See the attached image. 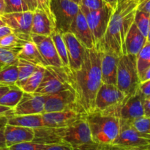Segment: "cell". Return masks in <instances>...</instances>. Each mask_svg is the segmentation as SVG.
<instances>
[{
	"label": "cell",
	"mask_w": 150,
	"mask_h": 150,
	"mask_svg": "<svg viewBox=\"0 0 150 150\" xmlns=\"http://www.w3.org/2000/svg\"><path fill=\"white\" fill-rule=\"evenodd\" d=\"M101 55L102 52L95 48H86L80 68L75 71L68 68L70 83L76 93L77 102L86 114L95 111L96 95L102 83Z\"/></svg>",
	"instance_id": "cell-1"
},
{
	"label": "cell",
	"mask_w": 150,
	"mask_h": 150,
	"mask_svg": "<svg viewBox=\"0 0 150 150\" xmlns=\"http://www.w3.org/2000/svg\"><path fill=\"white\" fill-rule=\"evenodd\" d=\"M139 0H118L114 10L99 51L118 57L126 54L125 38L134 22Z\"/></svg>",
	"instance_id": "cell-2"
},
{
	"label": "cell",
	"mask_w": 150,
	"mask_h": 150,
	"mask_svg": "<svg viewBox=\"0 0 150 150\" xmlns=\"http://www.w3.org/2000/svg\"><path fill=\"white\" fill-rule=\"evenodd\" d=\"M86 118L94 142L105 144H114L120 132V118L105 115L98 111L87 114Z\"/></svg>",
	"instance_id": "cell-3"
},
{
	"label": "cell",
	"mask_w": 150,
	"mask_h": 150,
	"mask_svg": "<svg viewBox=\"0 0 150 150\" xmlns=\"http://www.w3.org/2000/svg\"><path fill=\"white\" fill-rule=\"evenodd\" d=\"M139 84L136 56L128 54L121 56L117 67V87L126 96H130L138 90Z\"/></svg>",
	"instance_id": "cell-4"
},
{
	"label": "cell",
	"mask_w": 150,
	"mask_h": 150,
	"mask_svg": "<svg viewBox=\"0 0 150 150\" xmlns=\"http://www.w3.org/2000/svg\"><path fill=\"white\" fill-rule=\"evenodd\" d=\"M53 129L58 144H66L76 148L93 142L86 117L67 127Z\"/></svg>",
	"instance_id": "cell-5"
},
{
	"label": "cell",
	"mask_w": 150,
	"mask_h": 150,
	"mask_svg": "<svg viewBox=\"0 0 150 150\" xmlns=\"http://www.w3.org/2000/svg\"><path fill=\"white\" fill-rule=\"evenodd\" d=\"M67 89H73L70 83L68 67H45L43 78L35 93L50 95Z\"/></svg>",
	"instance_id": "cell-6"
},
{
	"label": "cell",
	"mask_w": 150,
	"mask_h": 150,
	"mask_svg": "<svg viewBox=\"0 0 150 150\" xmlns=\"http://www.w3.org/2000/svg\"><path fill=\"white\" fill-rule=\"evenodd\" d=\"M81 12L84 14L92 34L95 48L99 51L114 9L108 4H105L103 7L98 10Z\"/></svg>",
	"instance_id": "cell-7"
},
{
	"label": "cell",
	"mask_w": 150,
	"mask_h": 150,
	"mask_svg": "<svg viewBox=\"0 0 150 150\" xmlns=\"http://www.w3.org/2000/svg\"><path fill=\"white\" fill-rule=\"evenodd\" d=\"M126 95L117 86L101 83L95 103V111L108 116H112L114 111L122 103Z\"/></svg>",
	"instance_id": "cell-8"
},
{
	"label": "cell",
	"mask_w": 150,
	"mask_h": 150,
	"mask_svg": "<svg viewBox=\"0 0 150 150\" xmlns=\"http://www.w3.org/2000/svg\"><path fill=\"white\" fill-rule=\"evenodd\" d=\"M51 10L56 29L64 33L68 32L70 25L81 9L79 4L71 0H51Z\"/></svg>",
	"instance_id": "cell-9"
},
{
	"label": "cell",
	"mask_w": 150,
	"mask_h": 150,
	"mask_svg": "<svg viewBox=\"0 0 150 150\" xmlns=\"http://www.w3.org/2000/svg\"><path fill=\"white\" fill-rule=\"evenodd\" d=\"M113 144L125 148L149 146L150 134L136 130L130 122L120 120V132Z\"/></svg>",
	"instance_id": "cell-10"
},
{
	"label": "cell",
	"mask_w": 150,
	"mask_h": 150,
	"mask_svg": "<svg viewBox=\"0 0 150 150\" xmlns=\"http://www.w3.org/2000/svg\"><path fill=\"white\" fill-rule=\"evenodd\" d=\"M69 109H83L78 103L73 89L45 95L44 112H57Z\"/></svg>",
	"instance_id": "cell-11"
},
{
	"label": "cell",
	"mask_w": 150,
	"mask_h": 150,
	"mask_svg": "<svg viewBox=\"0 0 150 150\" xmlns=\"http://www.w3.org/2000/svg\"><path fill=\"white\" fill-rule=\"evenodd\" d=\"M144 98L138 89L133 95L125 97L122 103L114 111L112 116L127 122H133L144 117Z\"/></svg>",
	"instance_id": "cell-12"
},
{
	"label": "cell",
	"mask_w": 150,
	"mask_h": 150,
	"mask_svg": "<svg viewBox=\"0 0 150 150\" xmlns=\"http://www.w3.org/2000/svg\"><path fill=\"white\" fill-rule=\"evenodd\" d=\"M86 114L83 109H69L57 112H44L42 117L44 127L59 128L73 124L86 117Z\"/></svg>",
	"instance_id": "cell-13"
},
{
	"label": "cell",
	"mask_w": 150,
	"mask_h": 150,
	"mask_svg": "<svg viewBox=\"0 0 150 150\" xmlns=\"http://www.w3.org/2000/svg\"><path fill=\"white\" fill-rule=\"evenodd\" d=\"M45 100V95L23 92L21 100L13 108V115L42 114L44 113Z\"/></svg>",
	"instance_id": "cell-14"
},
{
	"label": "cell",
	"mask_w": 150,
	"mask_h": 150,
	"mask_svg": "<svg viewBox=\"0 0 150 150\" xmlns=\"http://www.w3.org/2000/svg\"><path fill=\"white\" fill-rule=\"evenodd\" d=\"M6 26H9L15 34L31 35L33 11L26 10L17 13H4L0 16Z\"/></svg>",
	"instance_id": "cell-15"
},
{
	"label": "cell",
	"mask_w": 150,
	"mask_h": 150,
	"mask_svg": "<svg viewBox=\"0 0 150 150\" xmlns=\"http://www.w3.org/2000/svg\"><path fill=\"white\" fill-rule=\"evenodd\" d=\"M62 36L67 49L68 68L70 71H75L80 68L83 64L86 48L71 32H64Z\"/></svg>",
	"instance_id": "cell-16"
},
{
	"label": "cell",
	"mask_w": 150,
	"mask_h": 150,
	"mask_svg": "<svg viewBox=\"0 0 150 150\" xmlns=\"http://www.w3.org/2000/svg\"><path fill=\"white\" fill-rule=\"evenodd\" d=\"M31 40L38 47L41 56L46 62L47 66H54L57 67H63L51 35L45 36L31 34Z\"/></svg>",
	"instance_id": "cell-17"
},
{
	"label": "cell",
	"mask_w": 150,
	"mask_h": 150,
	"mask_svg": "<svg viewBox=\"0 0 150 150\" xmlns=\"http://www.w3.org/2000/svg\"><path fill=\"white\" fill-rule=\"evenodd\" d=\"M68 32H71L86 48H95V42L92 34L84 14L81 10L70 25Z\"/></svg>",
	"instance_id": "cell-18"
},
{
	"label": "cell",
	"mask_w": 150,
	"mask_h": 150,
	"mask_svg": "<svg viewBox=\"0 0 150 150\" xmlns=\"http://www.w3.org/2000/svg\"><path fill=\"white\" fill-rule=\"evenodd\" d=\"M7 147L22 142H32L35 139V130L29 127L7 124L4 127Z\"/></svg>",
	"instance_id": "cell-19"
},
{
	"label": "cell",
	"mask_w": 150,
	"mask_h": 150,
	"mask_svg": "<svg viewBox=\"0 0 150 150\" xmlns=\"http://www.w3.org/2000/svg\"><path fill=\"white\" fill-rule=\"evenodd\" d=\"M120 57L111 53L102 52L101 55V79L102 83L117 85V67Z\"/></svg>",
	"instance_id": "cell-20"
},
{
	"label": "cell",
	"mask_w": 150,
	"mask_h": 150,
	"mask_svg": "<svg viewBox=\"0 0 150 150\" xmlns=\"http://www.w3.org/2000/svg\"><path fill=\"white\" fill-rule=\"evenodd\" d=\"M55 29L54 22L44 10L39 8L34 10L31 34L50 36Z\"/></svg>",
	"instance_id": "cell-21"
},
{
	"label": "cell",
	"mask_w": 150,
	"mask_h": 150,
	"mask_svg": "<svg viewBox=\"0 0 150 150\" xmlns=\"http://www.w3.org/2000/svg\"><path fill=\"white\" fill-rule=\"evenodd\" d=\"M146 42V38H145L139 31L136 25L133 22L129 29L125 38L126 54L137 55Z\"/></svg>",
	"instance_id": "cell-22"
},
{
	"label": "cell",
	"mask_w": 150,
	"mask_h": 150,
	"mask_svg": "<svg viewBox=\"0 0 150 150\" xmlns=\"http://www.w3.org/2000/svg\"><path fill=\"white\" fill-rule=\"evenodd\" d=\"M17 58L26 60L35 65L42 66V67L47 66L46 62L41 56L38 47L32 40L23 44L18 53Z\"/></svg>",
	"instance_id": "cell-23"
},
{
	"label": "cell",
	"mask_w": 150,
	"mask_h": 150,
	"mask_svg": "<svg viewBox=\"0 0 150 150\" xmlns=\"http://www.w3.org/2000/svg\"><path fill=\"white\" fill-rule=\"evenodd\" d=\"M7 124L32 129L44 127L42 114L13 115L8 118Z\"/></svg>",
	"instance_id": "cell-24"
},
{
	"label": "cell",
	"mask_w": 150,
	"mask_h": 150,
	"mask_svg": "<svg viewBox=\"0 0 150 150\" xmlns=\"http://www.w3.org/2000/svg\"><path fill=\"white\" fill-rule=\"evenodd\" d=\"M17 62L4 65L0 69V84L9 86L16 85L18 79Z\"/></svg>",
	"instance_id": "cell-25"
},
{
	"label": "cell",
	"mask_w": 150,
	"mask_h": 150,
	"mask_svg": "<svg viewBox=\"0 0 150 150\" xmlns=\"http://www.w3.org/2000/svg\"><path fill=\"white\" fill-rule=\"evenodd\" d=\"M44 72H45V67L38 66L35 72L29 76V79L26 80L21 89L24 92L35 93L42 81Z\"/></svg>",
	"instance_id": "cell-26"
},
{
	"label": "cell",
	"mask_w": 150,
	"mask_h": 150,
	"mask_svg": "<svg viewBox=\"0 0 150 150\" xmlns=\"http://www.w3.org/2000/svg\"><path fill=\"white\" fill-rule=\"evenodd\" d=\"M23 95V91L14 85L0 98V105L13 108L18 103Z\"/></svg>",
	"instance_id": "cell-27"
},
{
	"label": "cell",
	"mask_w": 150,
	"mask_h": 150,
	"mask_svg": "<svg viewBox=\"0 0 150 150\" xmlns=\"http://www.w3.org/2000/svg\"><path fill=\"white\" fill-rule=\"evenodd\" d=\"M17 65L18 70V79L16 85L21 88L24 84L29 76L35 72L38 65H35L32 63L21 59H18Z\"/></svg>",
	"instance_id": "cell-28"
},
{
	"label": "cell",
	"mask_w": 150,
	"mask_h": 150,
	"mask_svg": "<svg viewBox=\"0 0 150 150\" xmlns=\"http://www.w3.org/2000/svg\"><path fill=\"white\" fill-rule=\"evenodd\" d=\"M51 37L52 38L54 45H55L57 54H58L62 63L63 67H68V58H67V49H66V45L64 43V39H63L62 33H61L55 29V30L51 35Z\"/></svg>",
	"instance_id": "cell-29"
},
{
	"label": "cell",
	"mask_w": 150,
	"mask_h": 150,
	"mask_svg": "<svg viewBox=\"0 0 150 150\" xmlns=\"http://www.w3.org/2000/svg\"><path fill=\"white\" fill-rule=\"evenodd\" d=\"M136 64L139 79L150 67V42H146L136 55ZM141 83V82H140Z\"/></svg>",
	"instance_id": "cell-30"
},
{
	"label": "cell",
	"mask_w": 150,
	"mask_h": 150,
	"mask_svg": "<svg viewBox=\"0 0 150 150\" xmlns=\"http://www.w3.org/2000/svg\"><path fill=\"white\" fill-rule=\"evenodd\" d=\"M134 23L142 35L146 38L150 26V13L137 10L135 15Z\"/></svg>",
	"instance_id": "cell-31"
},
{
	"label": "cell",
	"mask_w": 150,
	"mask_h": 150,
	"mask_svg": "<svg viewBox=\"0 0 150 150\" xmlns=\"http://www.w3.org/2000/svg\"><path fill=\"white\" fill-rule=\"evenodd\" d=\"M131 148L133 147L125 148L115 144H105L92 142L76 148H73V150H129Z\"/></svg>",
	"instance_id": "cell-32"
},
{
	"label": "cell",
	"mask_w": 150,
	"mask_h": 150,
	"mask_svg": "<svg viewBox=\"0 0 150 150\" xmlns=\"http://www.w3.org/2000/svg\"><path fill=\"white\" fill-rule=\"evenodd\" d=\"M18 51V50L10 49V48L0 47V62L4 65L17 62V54Z\"/></svg>",
	"instance_id": "cell-33"
},
{
	"label": "cell",
	"mask_w": 150,
	"mask_h": 150,
	"mask_svg": "<svg viewBox=\"0 0 150 150\" xmlns=\"http://www.w3.org/2000/svg\"><path fill=\"white\" fill-rule=\"evenodd\" d=\"M5 12L4 13H17L29 10L27 4L23 0H4Z\"/></svg>",
	"instance_id": "cell-34"
},
{
	"label": "cell",
	"mask_w": 150,
	"mask_h": 150,
	"mask_svg": "<svg viewBox=\"0 0 150 150\" xmlns=\"http://www.w3.org/2000/svg\"><path fill=\"white\" fill-rule=\"evenodd\" d=\"M45 144L36 143L34 142H22L12 145L8 149L10 150H42Z\"/></svg>",
	"instance_id": "cell-35"
},
{
	"label": "cell",
	"mask_w": 150,
	"mask_h": 150,
	"mask_svg": "<svg viewBox=\"0 0 150 150\" xmlns=\"http://www.w3.org/2000/svg\"><path fill=\"white\" fill-rule=\"evenodd\" d=\"M133 127L142 133L150 134V118L146 117H142L139 119L130 122Z\"/></svg>",
	"instance_id": "cell-36"
},
{
	"label": "cell",
	"mask_w": 150,
	"mask_h": 150,
	"mask_svg": "<svg viewBox=\"0 0 150 150\" xmlns=\"http://www.w3.org/2000/svg\"><path fill=\"white\" fill-rule=\"evenodd\" d=\"M105 4L103 0H81L80 9L81 11H91L101 8Z\"/></svg>",
	"instance_id": "cell-37"
},
{
	"label": "cell",
	"mask_w": 150,
	"mask_h": 150,
	"mask_svg": "<svg viewBox=\"0 0 150 150\" xmlns=\"http://www.w3.org/2000/svg\"><path fill=\"white\" fill-rule=\"evenodd\" d=\"M51 0H37V4H38L37 8L44 10L48 14V16L51 18V20L54 22V16H53L52 12L51 10ZM54 23H55V22H54Z\"/></svg>",
	"instance_id": "cell-38"
},
{
	"label": "cell",
	"mask_w": 150,
	"mask_h": 150,
	"mask_svg": "<svg viewBox=\"0 0 150 150\" xmlns=\"http://www.w3.org/2000/svg\"><path fill=\"white\" fill-rule=\"evenodd\" d=\"M42 150H73V148L66 144H45Z\"/></svg>",
	"instance_id": "cell-39"
},
{
	"label": "cell",
	"mask_w": 150,
	"mask_h": 150,
	"mask_svg": "<svg viewBox=\"0 0 150 150\" xmlns=\"http://www.w3.org/2000/svg\"><path fill=\"white\" fill-rule=\"evenodd\" d=\"M139 89L144 99L150 98V80L143 82V83H140Z\"/></svg>",
	"instance_id": "cell-40"
},
{
	"label": "cell",
	"mask_w": 150,
	"mask_h": 150,
	"mask_svg": "<svg viewBox=\"0 0 150 150\" xmlns=\"http://www.w3.org/2000/svg\"><path fill=\"white\" fill-rule=\"evenodd\" d=\"M138 10L150 13V0H139Z\"/></svg>",
	"instance_id": "cell-41"
},
{
	"label": "cell",
	"mask_w": 150,
	"mask_h": 150,
	"mask_svg": "<svg viewBox=\"0 0 150 150\" xmlns=\"http://www.w3.org/2000/svg\"><path fill=\"white\" fill-rule=\"evenodd\" d=\"M0 116L11 117L13 116V108L0 105Z\"/></svg>",
	"instance_id": "cell-42"
},
{
	"label": "cell",
	"mask_w": 150,
	"mask_h": 150,
	"mask_svg": "<svg viewBox=\"0 0 150 150\" xmlns=\"http://www.w3.org/2000/svg\"><path fill=\"white\" fill-rule=\"evenodd\" d=\"M11 33H13V30L9 26H6V25L0 26V40L2 39L6 35H10Z\"/></svg>",
	"instance_id": "cell-43"
},
{
	"label": "cell",
	"mask_w": 150,
	"mask_h": 150,
	"mask_svg": "<svg viewBox=\"0 0 150 150\" xmlns=\"http://www.w3.org/2000/svg\"><path fill=\"white\" fill-rule=\"evenodd\" d=\"M144 117L150 118V98L144 99Z\"/></svg>",
	"instance_id": "cell-44"
},
{
	"label": "cell",
	"mask_w": 150,
	"mask_h": 150,
	"mask_svg": "<svg viewBox=\"0 0 150 150\" xmlns=\"http://www.w3.org/2000/svg\"><path fill=\"white\" fill-rule=\"evenodd\" d=\"M150 80V67L147 70H146V71L143 73L142 76L140 77V82L141 83H143V82L147 81Z\"/></svg>",
	"instance_id": "cell-45"
},
{
	"label": "cell",
	"mask_w": 150,
	"mask_h": 150,
	"mask_svg": "<svg viewBox=\"0 0 150 150\" xmlns=\"http://www.w3.org/2000/svg\"><path fill=\"white\" fill-rule=\"evenodd\" d=\"M4 127L0 129V148L7 147L5 142V138H4Z\"/></svg>",
	"instance_id": "cell-46"
},
{
	"label": "cell",
	"mask_w": 150,
	"mask_h": 150,
	"mask_svg": "<svg viewBox=\"0 0 150 150\" xmlns=\"http://www.w3.org/2000/svg\"><path fill=\"white\" fill-rule=\"evenodd\" d=\"M13 86H9V85L5 84H0V98H1L3 95L6 93L10 88Z\"/></svg>",
	"instance_id": "cell-47"
},
{
	"label": "cell",
	"mask_w": 150,
	"mask_h": 150,
	"mask_svg": "<svg viewBox=\"0 0 150 150\" xmlns=\"http://www.w3.org/2000/svg\"><path fill=\"white\" fill-rule=\"evenodd\" d=\"M10 117L7 116H0V129L3 128L7 124V120Z\"/></svg>",
	"instance_id": "cell-48"
},
{
	"label": "cell",
	"mask_w": 150,
	"mask_h": 150,
	"mask_svg": "<svg viewBox=\"0 0 150 150\" xmlns=\"http://www.w3.org/2000/svg\"><path fill=\"white\" fill-rule=\"evenodd\" d=\"M37 7H38L37 0H29V10H31V11H34Z\"/></svg>",
	"instance_id": "cell-49"
},
{
	"label": "cell",
	"mask_w": 150,
	"mask_h": 150,
	"mask_svg": "<svg viewBox=\"0 0 150 150\" xmlns=\"http://www.w3.org/2000/svg\"><path fill=\"white\" fill-rule=\"evenodd\" d=\"M103 1L105 4H108L109 6H111V7L114 10L116 7V6H117V1H118V0H103Z\"/></svg>",
	"instance_id": "cell-50"
},
{
	"label": "cell",
	"mask_w": 150,
	"mask_h": 150,
	"mask_svg": "<svg viewBox=\"0 0 150 150\" xmlns=\"http://www.w3.org/2000/svg\"><path fill=\"white\" fill-rule=\"evenodd\" d=\"M5 12V2L4 0H0V16L3 15Z\"/></svg>",
	"instance_id": "cell-51"
},
{
	"label": "cell",
	"mask_w": 150,
	"mask_h": 150,
	"mask_svg": "<svg viewBox=\"0 0 150 150\" xmlns=\"http://www.w3.org/2000/svg\"><path fill=\"white\" fill-rule=\"evenodd\" d=\"M146 146H139V147H133V148H131V149H130L129 150H142V149H143L144 148L146 147Z\"/></svg>",
	"instance_id": "cell-52"
},
{
	"label": "cell",
	"mask_w": 150,
	"mask_h": 150,
	"mask_svg": "<svg viewBox=\"0 0 150 150\" xmlns=\"http://www.w3.org/2000/svg\"><path fill=\"white\" fill-rule=\"evenodd\" d=\"M146 42H150V26H149V32H148L147 37H146Z\"/></svg>",
	"instance_id": "cell-53"
},
{
	"label": "cell",
	"mask_w": 150,
	"mask_h": 150,
	"mask_svg": "<svg viewBox=\"0 0 150 150\" xmlns=\"http://www.w3.org/2000/svg\"><path fill=\"white\" fill-rule=\"evenodd\" d=\"M5 26V23L3 22V21L1 20V18H0V26Z\"/></svg>",
	"instance_id": "cell-54"
},
{
	"label": "cell",
	"mask_w": 150,
	"mask_h": 150,
	"mask_svg": "<svg viewBox=\"0 0 150 150\" xmlns=\"http://www.w3.org/2000/svg\"><path fill=\"white\" fill-rule=\"evenodd\" d=\"M71 1H75V2H76L77 4H79V5H80V3H81V0H71Z\"/></svg>",
	"instance_id": "cell-55"
},
{
	"label": "cell",
	"mask_w": 150,
	"mask_h": 150,
	"mask_svg": "<svg viewBox=\"0 0 150 150\" xmlns=\"http://www.w3.org/2000/svg\"><path fill=\"white\" fill-rule=\"evenodd\" d=\"M142 150H150V145H149V146H146V147L144 148V149H142Z\"/></svg>",
	"instance_id": "cell-56"
},
{
	"label": "cell",
	"mask_w": 150,
	"mask_h": 150,
	"mask_svg": "<svg viewBox=\"0 0 150 150\" xmlns=\"http://www.w3.org/2000/svg\"><path fill=\"white\" fill-rule=\"evenodd\" d=\"M23 1H24L25 2H26V4H27L28 7H29V0H23Z\"/></svg>",
	"instance_id": "cell-57"
},
{
	"label": "cell",
	"mask_w": 150,
	"mask_h": 150,
	"mask_svg": "<svg viewBox=\"0 0 150 150\" xmlns=\"http://www.w3.org/2000/svg\"><path fill=\"white\" fill-rule=\"evenodd\" d=\"M0 150H10L7 147L6 148H0Z\"/></svg>",
	"instance_id": "cell-58"
},
{
	"label": "cell",
	"mask_w": 150,
	"mask_h": 150,
	"mask_svg": "<svg viewBox=\"0 0 150 150\" xmlns=\"http://www.w3.org/2000/svg\"><path fill=\"white\" fill-rule=\"evenodd\" d=\"M4 64H1V62H0V66H4Z\"/></svg>",
	"instance_id": "cell-59"
},
{
	"label": "cell",
	"mask_w": 150,
	"mask_h": 150,
	"mask_svg": "<svg viewBox=\"0 0 150 150\" xmlns=\"http://www.w3.org/2000/svg\"><path fill=\"white\" fill-rule=\"evenodd\" d=\"M2 67H3V66H0V69H1Z\"/></svg>",
	"instance_id": "cell-60"
}]
</instances>
